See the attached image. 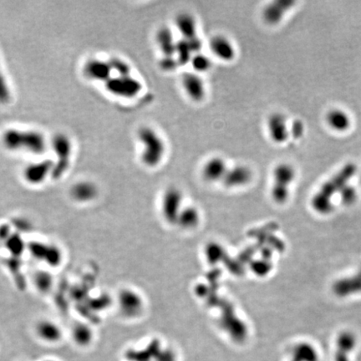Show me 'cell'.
Returning a JSON list of instances; mask_svg holds the SVG:
<instances>
[{"label":"cell","mask_w":361,"mask_h":361,"mask_svg":"<svg viewBox=\"0 0 361 361\" xmlns=\"http://www.w3.org/2000/svg\"><path fill=\"white\" fill-rule=\"evenodd\" d=\"M357 167L353 163H348L343 167L336 176L326 182L322 186L319 193L314 196L312 206L315 211L319 214H328L333 209L332 197L347 185L348 182L356 173Z\"/></svg>","instance_id":"cell-1"},{"label":"cell","mask_w":361,"mask_h":361,"mask_svg":"<svg viewBox=\"0 0 361 361\" xmlns=\"http://www.w3.org/2000/svg\"><path fill=\"white\" fill-rule=\"evenodd\" d=\"M3 143L11 151H26L34 154H41L46 149L45 136L33 131L10 129L3 135Z\"/></svg>","instance_id":"cell-2"},{"label":"cell","mask_w":361,"mask_h":361,"mask_svg":"<svg viewBox=\"0 0 361 361\" xmlns=\"http://www.w3.org/2000/svg\"><path fill=\"white\" fill-rule=\"evenodd\" d=\"M139 141L143 145L141 161L148 167H155L162 162L166 155V144L158 132L151 127L139 130Z\"/></svg>","instance_id":"cell-3"},{"label":"cell","mask_w":361,"mask_h":361,"mask_svg":"<svg viewBox=\"0 0 361 361\" xmlns=\"http://www.w3.org/2000/svg\"><path fill=\"white\" fill-rule=\"evenodd\" d=\"M106 88L110 93L123 98H134L141 92L142 84L132 75H117L106 81Z\"/></svg>","instance_id":"cell-4"},{"label":"cell","mask_w":361,"mask_h":361,"mask_svg":"<svg viewBox=\"0 0 361 361\" xmlns=\"http://www.w3.org/2000/svg\"><path fill=\"white\" fill-rule=\"evenodd\" d=\"M118 310L128 319L140 316L143 311L144 300L141 294L132 289H123L117 295Z\"/></svg>","instance_id":"cell-5"},{"label":"cell","mask_w":361,"mask_h":361,"mask_svg":"<svg viewBox=\"0 0 361 361\" xmlns=\"http://www.w3.org/2000/svg\"><path fill=\"white\" fill-rule=\"evenodd\" d=\"M52 146L56 154L57 162L54 163L52 176L58 178L68 169L71 162V144L67 136L59 134L54 136Z\"/></svg>","instance_id":"cell-6"},{"label":"cell","mask_w":361,"mask_h":361,"mask_svg":"<svg viewBox=\"0 0 361 361\" xmlns=\"http://www.w3.org/2000/svg\"><path fill=\"white\" fill-rule=\"evenodd\" d=\"M268 136L274 143L284 144L290 136L287 119L281 113H273L267 121Z\"/></svg>","instance_id":"cell-7"},{"label":"cell","mask_w":361,"mask_h":361,"mask_svg":"<svg viewBox=\"0 0 361 361\" xmlns=\"http://www.w3.org/2000/svg\"><path fill=\"white\" fill-rule=\"evenodd\" d=\"M182 85L187 96L194 102H202L206 97L204 80L197 73H185L182 77Z\"/></svg>","instance_id":"cell-8"},{"label":"cell","mask_w":361,"mask_h":361,"mask_svg":"<svg viewBox=\"0 0 361 361\" xmlns=\"http://www.w3.org/2000/svg\"><path fill=\"white\" fill-rule=\"evenodd\" d=\"M183 195L177 188H169L162 198V215L166 220L176 223L179 214L182 211Z\"/></svg>","instance_id":"cell-9"},{"label":"cell","mask_w":361,"mask_h":361,"mask_svg":"<svg viewBox=\"0 0 361 361\" xmlns=\"http://www.w3.org/2000/svg\"><path fill=\"white\" fill-rule=\"evenodd\" d=\"M294 4V1L292 0H275L269 3L263 9V20L268 25H276L279 24Z\"/></svg>","instance_id":"cell-10"},{"label":"cell","mask_w":361,"mask_h":361,"mask_svg":"<svg viewBox=\"0 0 361 361\" xmlns=\"http://www.w3.org/2000/svg\"><path fill=\"white\" fill-rule=\"evenodd\" d=\"M253 179V171L245 165H235L228 167L225 176L223 177V184L228 188H237L248 185Z\"/></svg>","instance_id":"cell-11"},{"label":"cell","mask_w":361,"mask_h":361,"mask_svg":"<svg viewBox=\"0 0 361 361\" xmlns=\"http://www.w3.org/2000/svg\"><path fill=\"white\" fill-rule=\"evenodd\" d=\"M209 49L220 61L230 62L236 57V48L233 43L226 36L217 35L209 41Z\"/></svg>","instance_id":"cell-12"},{"label":"cell","mask_w":361,"mask_h":361,"mask_svg":"<svg viewBox=\"0 0 361 361\" xmlns=\"http://www.w3.org/2000/svg\"><path fill=\"white\" fill-rule=\"evenodd\" d=\"M228 165L225 160L220 157H213L205 162L202 167L203 178L208 183L222 182L228 171Z\"/></svg>","instance_id":"cell-13"},{"label":"cell","mask_w":361,"mask_h":361,"mask_svg":"<svg viewBox=\"0 0 361 361\" xmlns=\"http://www.w3.org/2000/svg\"><path fill=\"white\" fill-rule=\"evenodd\" d=\"M54 163L50 160H45L28 165L24 171V177L26 182L33 185L42 183L49 174H52Z\"/></svg>","instance_id":"cell-14"},{"label":"cell","mask_w":361,"mask_h":361,"mask_svg":"<svg viewBox=\"0 0 361 361\" xmlns=\"http://www.w3.org/2000/svg\"><path fill=\"white\" fill-rule=\"evenodd\" d=\"M36 333L44 342L54 344L62 339L63 332L58 324L50 319H40L36 325Z\"/></svg>","instance_id":"cell-15"},{"label":"cell","mask_w":361,"mask_h":361,"mask_svg":"<svg viewBox=\"0 0 361 361\" xmlns=\"http://www.w3.org/2000/svg\"><path fill=\"white\" fill-rule=\"evenodd\" d=\"M72 200L78 203H88L92 202L98 196V188L92 182H80L75 183L70 191Z\"/></svg>","instance_id":"cell-16"},{"label":"cell","mask_w":361,"mask_h":361,"mask_svg":"<svg viewBox=\"0 0 361 361\" xmlns=\"http://www.w3.org/2000/svg\"><path fill=\"white\" fill-rule=\"evenodd\" d=\"M83 71L84 75L91 80H101L106 82L110 79L112 70L110 68L108 61L95 59L87 61Z\"/></svg>","instance_id":"cell-17"},{"label":"cell","mask_w":361,"mask_h":361,"mask_svg":"<svg viewBox=\"0 0 361 361\" xmlns=\"http://www.w3.org/2000/svg\"><path fill=\"white\" fill-rule=\"evenodd\" d=\"M175 25L183 40L197 37V23L193 14L180 13L175 19Z\"/></svg>","instance_id":"cell-18"},{"label":"cell","mask_w":361,"mask_h":361,"mask_svg":"<svg viewBox=\"0 0 361 361\" xmlns=\"http://www.w3.org/2000/svg\"><path fill=\"white\" fill-rule=\"evenodd\" d=\"M334 293L339 297H346V296L361 293V276L359 274L340 279L336 282L333 286Z\"/></svg>","instance_id":"cell-19"},{"label":"cell","mask_w":361,"mask_h":361,"mask_svg":"<svg viewBox=\"0 0 361 361\" xmlns=\"http://www.w3.org/2000/svg\"><path fill=\"white\" fill-rule=\"evenodd\" d=\"M157 45L162 52V56H175L176 43L173 33L168 27H162L157 31Z\"/></svg>","instance_id":"cell-20"},{"label":"cell","mask_w":361,"mask_h":361,"mask_svg":"<svg viewBox=\"0 0 361 361\" xmlns=\"http://www.w3.org/2000/svg\"><path fill=\"white\" fill-rule=\"evenodd\" d=\"M295 177V171L293 166L289 163L282 162L274 168L273 179L275 185L289 188L291 183Z\"/></svg>","instance_id":"cell-21"},{"label":"cell","mask_w":361,"mask_h":361,"mask_svg":"<svg viewBox=\"0 0 361 361\" xmlns=\"http://www.w3.org/2000/svg\"><path fill=\"white\" fill-rule=\"evenodd\" d=\"M355 337L350 332H343L337 340L336 361H349V352L355 346Z\"/></svg>","instance_id":"cell-22"},{"label":"cell","mask_w":361,"mask_h":361,"mask_svg":"<svg viewBox=\"0 0 361 361\" xmlns=\"http://www.w3.org/2000/svg\"><path fill=\"white\" fill-rule=\"evenodd\" d=\"M326 122L328 126L336 132H345L349 129L350 126V119L349 115L339 109L328 111L326 115Z\"/></svg>","instance_id":"cell-23"},{"label":"cell","mask_w":361,"mask_h":361,"mask_svg":"<svg viewBox=\"0 0 361 361\" xmlns=\"http://www.w3.org/2000/svg\"><path fill=\"white\" fill-rule=\"evenodd\" d=\"M71 337L75 344L85 347L88 346L94 339V332L86 324L77 323L71 328Z\"/></svg>","instance_id":"cell-24"},{"label":"cell","mask_w":361,"mask_h":361,"mask_svg":"<svg viewBox=\"0 0 361 361\" xmlns=\"http://www.w3.org/2000/svg\"><path fill=\"white\" fill-rule=\"evenodd\" d=\"M318 354L312 345L307 343L298 344L293 351V359L291 361H317Z\"/></svg>","instance_id":"cell-25"},{"label":"cell","mask_w":361,"mask_h":361,"mask_svg":"<svg viewBox=\"0 0 361 361\" xmlns=\"http://www.w3.org/2000/svg\"><path fill=\"white\" fill-rule=\"evenodd\" d=\"M200 215L197 209L194 207H188L183 209L179 214L176 223L183 228H193L199 223Z\"/></svg>","instance_id":"cell-26"},{"label":"cell","mask_w":361,"mask_h":361,"mask_svg":"<svg viewBox=\"0 0 361 361\" xmlns=\"http://www.w3.org/2000/svg\"><path fill=\"white\" fill-rule=\"evenodd\" d=\"M194 54V52L191 48L188 40L182 39L177 41L175 57L178 62L179 66H185V65L190 64Z\"/></svg>","instance_id":"cell-27"},{"label":"cell","mask_w":361,"mask_h":361,"mask_svg":"<svg viewBox=\"0 0 361 361\" xmlns=\"http://www.w3.org/2000/svg\"><path fill=\"white\" fill-rule=\"evenodd\" d=\"M190 65L193 67V72L197 73L199 75L210 71L213 66L211 59L206 54H202V52L193 55Z\"/></svg>","instance_id":"cell-28"},{"label":"cell","mask_w":361,"mask_h":361,"mask_svg":"<svg viewBox=\"0 0 361 361\" xmlns=\"http://www.w3.org/2000/svg\"><path fill=\"white\" fill-rule=\"evenodd\" d=\"M34 283L38 290L45 293L51 289L53 277L49 273L43 272V271L38 272L34 278Z\"/></svg>","instance_id":"cell-29"},{"label":"cell","mask_w":361,"mask_h":361,"mask_svg":"<svg viewBox=\"0 0 361 361\" xmlns=\"http://www.w3.org/2000/svg\"><path fill=\"white\" fill-rule=\"evenodd\" d=\"M108 62L111 70L117 73L118 75H131V67L124 61L115 57V58H111Z\"/></svg>","instance_id":"cell-30"},{"label":"cell","mask_w":361,"mask_h":361,"mask_svg":"<svg viewBox=\"0 0 361 361\" xmlns=\"http://www.w3.org/2000/svg\"><path fill=\"white\" fill-rule=\"evenodd\" d=\"M340 198L345 205H351L356 201L357 192L351 186L346 185L340 192Z\"/></svg>","instance_id":"cell-31"},{"label":"cell","mask_w":361,"mask_h":361,"mask_svg":"<svg viewBox=\"0 0 361 361\" xmlns=\"http://www.w3.org/2000/svg\"><path fill=\"white\" fill-rule=\"evenodd\" d=\"M159 66L162 71L171 72V71L176 70V68L180 66H179L177 61H176V57L162 56V59H160L159 61Z\"/></svg>","instance_id":"cell-32"},{"label":"cell","mask_w":361,"mask_h":361,"mask_svg":"<svg viewBox=\"0 0 361 361\" xmlns=\"http://www.w3.org/2000/svg\"><path fill=\"white\" fill-rule=\"evenodd\" d=\"M10 100V91L0 69V104H6Z\"/></svg>","instance_id":"cell-33"},{"label":"cell","mask_w":361,"mask_h":361,"mask_svg":"<svg viewBox=\"0 0 361 361\" xmlns=\"http://www.w3.org/2000/svg\"><path fill=\"white\" fill-rule=\"evenodd\" d=\"M305 130V125L303 123L302 121H293L289 127V134H290V136L293 138L299 139L304 136Z\"/></svg>","instance_id":"cell-34"},{"label":"cell","mask_w":361,"mask_h":361,"mask_svg":"<svg viewBox=\"0 0 361 361\" xmlns=\"http://www.w3.org/2000/svg\"><path fill=\"white\" fill-rule=\"evenodd\" d=\"M160 360L161 361H175L173 354L170 351L165 352L162 354H160Z\"/></svg>","instance_id":"cell-35"},{"label":"cell","mask_w":361,"mask_h":361,"mask_svg":"<svg viewBox=\"0 0 361 361\" xmlns=\"http://www.w3.org/2000/svg\"><path fill=\"white\" fill-rule=\"evenodd\" d=\"M358 274H359V275H360V276H361V268H360V270H359V272L358 273Z\"/></svg>","instance_id":"cell-36"},{"label":"cell","mask_w":361,"mask_h":361,"mask_svg":"<svg viewBox=\"0 0 361 361\" xmlns=\"http://www.w3.org/2000/svg\"><path fill=\"white\" fill-rule=\"evenodd\" d=\"M46 361H53V360H46Z\"/></svg>","instance_id":"cell-37"}]
</instances>
